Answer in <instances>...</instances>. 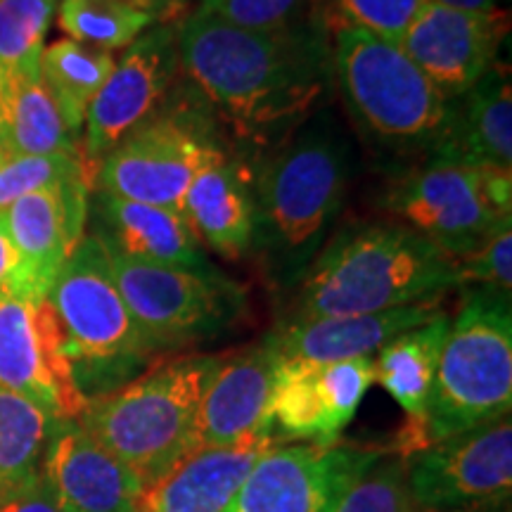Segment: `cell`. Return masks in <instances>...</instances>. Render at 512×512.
<instances>
[{"label": "cell", "mask_w": 512, "mask_h": 512, "mask_svg": "<svg viewBox=\"0 0 512 512\" xmlns=\"http://www.w3.org/2000/svg\"><path fill=\"white\" fill-rule=\"evenodd\" d=\"M185 76L249 140L304 124L332 79V50L313 24L261 34L195 12L176 31Z\"/></svg>", "instance_id": "1"}, {"label": "cell", "mask_w": 512, "mask_h": 512, "mask_svg": "<svg viewBox=\"0 0 512 512\" xmlns=\"http://www.w3.org/2000/svg\"><path fill=\"white\" fill-rule=\"evenodd\" d=\"M349 183V145L328 112L309 117L261 164L252 252L266 278L297 287L330 240Z\"/></svg>", "instance_id": "2"}, {"label": "cell", "mask_w": 512, "mask_h": 512, "mask_svg": "<svg viewBox=\"0 0 512 512\" xmlns=\"http://www.w3.org/2000/svg\"><path fill=\"white\" fill-rule=\"evenodd\" d=\"M460 264L403 223L349 226L325 242L297 285L287 320L363 316L441 299Z\"/></svg>", "instance_id": "3"}, {"label": "cell", "mask_w": 512, "mask_h": 512, "mask_svg": "<svg viewBox=\"0 0 512 512\" xmlns=\"http://www.w3.org/2000/svg\"><path fill=\"white\" fill-rule=\"evenodd\" d=\"M219 356H183L88 399L76 420L102 448L152 486L195 448L197 411Z\"/></svg>", "instance_id": "4"}, {"label": "cell", "mask_w": 512, "mask_h": 512, "mask_svg": "<svg viewBox=\"0 0 512 512\" xmlns=\"http://www.w3.org/2000/svg\"><path fill=\"white\" fill-rule=\"evenodd\" d=\"M46 299L60 320L64 351L86 399L131 382L157 354L128 311L110 256L95 235H83L72 249Z\"/></svg>", "instance_id": "5"}, {"label": "cell", "mask_w": 512, "mask_h": 512, "mask_svg": "<svg viewBox=\"0 0 512 512\" xmlns=\"http://www.w3.org/2000/svg\"><path fill=\"white\" fill-rule=\"evenodd\" d=\"M344 105L370 143L394 155H427L439 138L448 100L401 46L342 24L332 48Z\"/></svg>", "instance_id": "6"}, {"label": "cell", "mask_w": 512, "mask_h": 512, "mask_svg": "<svg viewBox=\"0 0 512 512\" xmlns=\"http://www.w3.org/2000/svg\"><path fill=\"white\" fill-rule=\"evenodd\" d=\"M512 311L510 294L467 290L451 320L427 401V441L453 437L510 415Z\"/></svg>", "instance_id": "7"}, {"label": "cell", "mask_w": 512, "mask_h": 512, "mask_svg": "<svg viewBox=\"0 0 512 512\" xmlns=\"http://www.w3.org/2000/svg\"><path fill=\"white\" fill-rule=\"evenodd\" d=\"M105 247L114 280L140 332L155 351L207 342L238 323L245 287L211 266L204 271L145 264Z\"/></svg>", "instance_id": "8"}, {"label": "cell", "mask_w": 512, "mask_h": 512, "mask_svg": "<svg viewBox=\"0 0 512 512\" xmlns=\"http://www.w3.org/2000/svg\"><path fill=\"white\" fill-rule=\"evenodd\" d=\"M382 207L460 261L512 221V171L427 162L396 181Z\"/></svg>", "instance_id": "9"}, {"label": "cell", "mask_w": 512, "mask_h": 512, "mask_svg": "<svg viewBox=\"0 0 512 512\" xmlns=\"http://www.w3.org/2000/svg\"><path fill=\"white\" fill-rule=\"evenodd\" d=\"M223 157L200 112L162 110L100 159L93 188L183 214L190 183Z\"/></svg>", "instance_id": "10"}, {"label": "cell", "mask_w": 512, "mask_h": 512, "mask_svg": "<svg viewBox=\"0 0 512 512\" xmlns=\"http://www.w3.org/2000/svg\"><path fill=\"white\" fill-rule=\"evenodd\" d=\"M354 444H271L247 472L228 512H335L380 460Z\"/></svg>", "instance_id": "11"}, {"label": "cell", "mask_w": 512, "mask_h": 512, "mask_svg": "<svg viewBox=\"0 0 512 512\" xmlns=\"http://www.w3.org/2000/svg\"><path fill=\"white\" fill-rule=\"evenodd\" d=\"M415 510L460 512L498 508L512 489L510 415L439 439L406 460Z\"/></svg>", "instance_id": "12"}, {"label": "cell", "mask_w": 512, "mask_h": 512, "mask_svg": "<svg viewBox=\"0 0 512 512\" xmlns=\"http://www.w3.org/2000/svg\"><path fill=\"white\" fill-rule=\"evenodd\" d=\"M0 389L31 401L57 425L81 418L88 399L76 387L48 299H0Z\"/></svg>", "instance_id": "13"}, {"label": "cell", "mask_w": 512, "mask_h": 512, "mask_svg": "<svg viewBox=\"0 0 512 512\" xmlns=\"http://www.w3.org/2000/svg\"><path fill=\"white\" fill-rule=\"evenodd\" d=\"M178 72L176 31L166 24L143 31L114 64L110 79L88 107L81 133L83 157L98 164L136 128L157 117Z\"/></svg>", "instance_id": "14"}, {"label": "cell", "mask_w": 512, "mask_h": 512, "mask_svg": "<svg viewBox=\"0 0 512 512\" xmlns=\"http://www.w3.org/2000/svg\"><path fill=\"white\" fill-rule=\"evenodd\" d=\"M375 382L373 356L313 363L280 361L271 394V430L304 444H335Z\"/></svg>", "instance_id": "15"}, {"label": "cell", "mask_w": 512, "mask_h": 512, "mask_svg": "<svg viewBox=\"0 0 512 512\" xmlns=\"http://www.w3.org/2000/svg\"><path fill=\"white\" fill-rule=\"evenodd\" d=\"M508 15L467 12L425 0L401 41V50L446 100L475 88L498 64Z\"/></svg>", "instance_id": "16"}, {"label": "cell", "mask_w": 512, "mask_h": 512, "mask_svg": "<svg viewBox=\"0 0 512 512\" xmlns=\"http://www.w3.org/2000/svg\"><path fill=\"white\" fill-rule=\"evenodd\" d=\"M93 178V174H83L53 188L29 192L3 209L19 254L10 297L27 302L48 297L55 275L83 238Z\"/></svg>", "instance_id": "17"}, {"label": "cell", "mask_w": 512, "mask_h": 512, "mask_svg": "<svg viewBox=\"0 0 512 512\" xmlns=\"http://www.w3.org/2000/svg\"><path fill=\"white\" fill-rule=\"evenodd\" d=\"M41 467L62 512H143L145 484L79 422L57 427Z\"/></svg>", "instance_id": "18"}, {"label": "cell", "mask_w": 512, "mask_h": 512, "mask_svg": "<svg viewBox=\"0 0 512 512\" xmlns=\"http://www.w3.org/2000/svg\"><path fill=\"white\" fill-rule=\"evenodd\" d=\"M275 368L278 356L266 339L240 354L219 358L197 411L195 448L273 437L271 394Z\"/></svg>", "instance_id": "19"}, {"label": "cell", "mask_w": 512, "mask_h": 512, "mask_svg": "<svg viewBox=\"0 0 512 512\" xmlns=\"http://www.w3.org/2000/svg\"><path fill=\"white\" fill-rule=\"evenodd\" d=\"M427 162L512 171V86L508 67L494 64L489 74L456 100Z\"/></svg>", "instance_id": "20"}, {"label": "cell", "mask_w": 512, "mask_h": 512, "mask_svg": "<svg viewBox=\"0 0 512 512\" xmlns=\"http://www.w3.org/2000/svg\"><path fill=\"white\" fill-rule=\"evenodd\" d=\"M446 313L439 299L399 306L380 313L363 316H335L313 320H285L278 330L266 337L280 361H347V358L373 356L384 344L392 342L401 332L430 323Z\"/></svg>", "instance_id": "21"}, {"label": "cell", "mask_w": 512, "mask_h": 512, "mask_svg": "<svg viewBox=\"0 0 512 512\" xmlns=\"http://www.w3.org/2000/svg\"><path fill=\"white\" fill-rule=\"evenodd\" d=\"M88 211H93L95 238L131 259L192 271L211 268L181 211L131 202L102 190H95Z\"/></svg>", "instance_id": "22"}, {"label": "cell", "mask_w": 512, "mask_h": 512, "mask_svg": "<svg viewBox=\"0 0 512 512\" xmlns=\"http://www.w3.org/2000/svg\"><path fill=\"white\" fill-rule=\"evenodd\" d=\"M273 437H252L230 446H202L145 489L143 512H228L247 472Z\"/></svg>", "instance_id": "23"}, {"label": "cell", "mask_w": 512, "mask_h": 512, "mask_svg": "<svg viewBox=\"0 0 512 512\" xmlns=\"http://www.w3.org/2000/svg\"><path fill=\"white\" fill-rule=\"evenodd\" d=\"M451 318L441 313L430 323L401 332L373 358L375 382L406 413V427L399 434V458L408 460L430 446L427 441V401H430L439 356L444 349Z\"/></svg>", "instance_id": "24"}, {"label": "cell", "mask_w": 512, "mask_h": 512, "mask_svg": "<svg viewBox=\"0 0 512 512\" xmlns=\"http://www.w3.org/2000/svg\"><path fill=\"white\" fill-rule=\"evenodd\" d=\"M183 216L197 240L228 261L252 252L254 190L238 162L223 157L190 183Z\"/></svg>", "instance_id": "25"}, {"label": "cell", "mask_w": 512, "mask_h": 512, "mask_svg": "<svg viewBox=\"0 0 512 512\" xmlns=\"http://www.w3.org/2000/svg\"><path fill=\"white\" fill-rule=\"evenodd\" d=\"M0 145L8 157L81 155V140L64 124L43 86L41 69L0 74Z\"/></svg>", "instance_id": "26"}, {"label": "cell", "mask_w": 512, "mask_h": 512, "mask_svg": "<svg viewBox=\"0 0 512 512\" xmlns=\"http://www.w3.org/2000/svg\"><path fill=\"white\" fill-rule=\"evenodd\" d=\"M114 55L83 46L72 38L50 43L41 55V79L55 100L64 124L81 140L83 121L95 95L102 91L114 69Z\"/></svg>", "instance_id": "27"}, {"label": "cell", "mask_w": 512, "mask_h": 512, "mask_svg": "<svg viewBox=\"0 0 512 512\" xmlns=\"http://www.w3.org/2000/svg\"><path fill=\"white\" fill-rule=\"evenodd\" d=\"M57 427L34 403L0 389V503L41 472Z\"/></svg>", "instance_id": "28"}, {"label": "cell", "mask_w": 512, "mask_h": 512, "mask_svg": "<svg viewBox=\"0 0 512 512\" xmlns=\"http://www.w3.org/2000/svg\"><path fill=\"white\" fill-rule=\"evenodd\" d=\"M155 19L131 0H57V22L64 34L107 53L131 46Z\"/></svg>", "instance_id": "29"}, {"label": "cell", "mask_w": 512, "mask_h": 512, "mask_svg": "<svg viewBox=\"0 0 512 512\" xmlns=\"http://www.w3.org/2000/svg\"><path fill=\"white\" fill-rule=\"evenodd\" d=\"M57 0H0V74L41 69Z\"/></svg>", "instance_id": "30"}, {"label": "cell", "mask_w": 512, "mask_h": 512, "mask_svg": "<svg viewBox=\"0 0 512 512\" xmlns=\"http://www.w3.org/2000/svg\"><path fill=\"white\" fill-rule=\"evenodd\" d=\"M93 162L81 155H24V157H5L0 164V211L8 209L19 197L29 192L53 188L64 181H72L76 176L93 174Z\"/></svg>", "instance_id": "31"}, {"label": "cell", "mask_w": 512, "mask_h": 512, "mask_svg": "<svg viewBox=\"0 0 512 512\" xmlns=\"http://www.w3.org/2000/svg\"><path fill=\"white\" fill-rule=\"evenodd\" d=\"M335 512H418L406 479V460L380 458L344 496Z\"/></svg>", "instance_id": "32"}, {"label": "cell", "mask_w": 512, "mask_h": 512, "mask_svg": "<svg viewBox=\"0 0 512 512\" xmlns=\"http://www.w3.org/2000/svg\"><path fill=\"white\" fill-rule=\"evenodd\" d=\"M309 0H202V15L226 22L230 27L280 34L304 24Z\"/></svg>", "instance_id": "33"}, {"label": "cell", "mask_w": 512, "mask_h": 512, "mask_svg": "<svg viewBox=\"0 0 512 512\" xmlns=\"http://www.w3.org/2000/svg\"><path fill=\"white\" fill-rule=\"evenodd\" d=\"M344 24L401 46L403 36L425 0H335Z\"/></svg>", "instance_id": "34"}, {"label": "cell", "mask_w": 512, "mask_h": 512, "mask_svg": "<svg viewBox=\"0 0 512 512\" xmlns=\"http://www.w3.org/2000/svg\"><path fill=\"white\" fill-rule=\"evenodd\" d=\"M460 264V285L477 283L503 294L512 290V221L505 223L477 249L465 256Z\"/></svg>", "instance_id": "35"}, {"label": "cell", "mask_w": 512, "mask_h": 512, "mask_svg": "<svg viewBox=\"0 0 512 512\" xmlns=\"http://www.w3.org/2000/svg\"><path fill=\"white\" fill-rule=\"evenodd\" d=\"M0 512H62L60 505L55 503L53 491L46 479H43V472L31 479L27 486L15 491L10 498H5L0 503Z\"/></svg>", "instance_id": "36"}, {"label": "cell", "mask_w": 512, "mask_h": 512, "mask_svg": "<svg viewBox=\"0 0 512 512\" xmlns=\"http://www.w3.org/2000/svg\"><path fill=\"white\" fill-rule=\"evenodd\" d=\"M17 271H19V254L15 249V242L10 238L5 211H0V299L10 297Z\"/></svg>", "instance_id": "37"}, {"label": "cell", "mask_w": 512, "mask_h": 512, "mask_svg": "<svg viewBox=\"0 0 512 512\" xmlns=\"http://www.w3.org/2000/svg\"><path fill=\"white\" fill-rule=\"evenodd\" d=\"M434 3L448 5V8L467 10V12H494L498 10V0H434Z\"/></svg>", "instance_id": "38"}, {"label": "cell", "mask_w": 512, "mask_h": 512, "mask_svg": "<svg viewBox=\"0 0 512 512\" xmlns=\"http://www.w3.org/2000/svg\"><path fill=\"white\" fill-rule=\"evenodd\" d=\"M176 3H181V0H145V5H147V10L152 12V15H159V12H164V10H169V8H174Z\"/></svg>", "instance_id": "39"}, {"label": "cell", "mask_w": 512, "mask_h": 512, "mask_svg": "<svg viewBox=\"0 0 512 512\" xmlns=\"http://www.w3.org/2000/svg\"><path fill=\"white\" fill-rule=\"evenodd\" d=\"M131 3H133V5H138V8H143V10H147L145 0H131ZM147 12H150V10H147ZM150 15H152V12H150Z\"/></svg>", "instance_id": "40"}, {"label": "cell", "mask_w": 512, "mask_h": 512, "mask_svg": "<svg viewBox=\"0 0 512 512\" xmlns=\"http://www.w3.org/2000/svg\"><path fill=\"white\" fill-rule=\"evenodd\" d=\"M5 157H8V155H5V150H3V145H0V164H3V162H5Z\"/></svg>", "instance_id": "41"}]
</instances>
